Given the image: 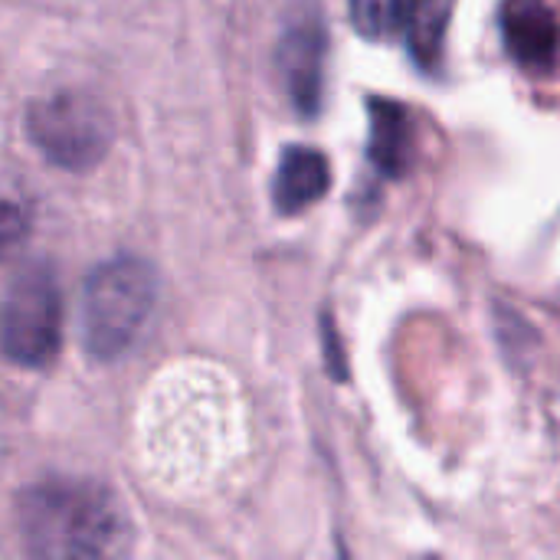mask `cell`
Here are the masks:
<instances>
[{
	"label": "cell",
	"mask_w": 560,
	"mask_h": 560,
	"mask_svg": "<svg viewBox=\"0 0 560 560\" xmlns=\"http://www.w3.org/2000/svg\"><path fill=\"white\" fill-rule=\"evenodd\" d=\"M407 0H348L354 30L364 39H390L404 26Z\"/></svg>",
	"instance_id": "10"
},
{
	"label": "cell",
	"mask_w": 560,
	"mask_h": 560,
	"mask_svg": "<svg viewBox=\"0 0 560 560\" xmlns=\"http://www.w3.org/2000/svg\"><path fill=\"white\" fill-rule=\"evenodd\" d=\"M456 0H407L404 10V36L410 56L423 66L433 69L443 56L446 30L453 20Z\"/></svg>",
	"instance_id": "9"
},
{
	"label": "cell",
	"mask_w": 560,
	"mask_h": 560,
	"mask_svg": "<svg viewBox=\"0 0 560 560\" xmlns=\"http://www.w3.org/2000/svg\"><path fill=\"white\" fill-rule=\"evenodd\" d=\"M502 39L509 56L525 69H551L560 52V23L545 0H505Z\"/></svg>",
	"instance_id": "6"
},
{
	"label": "cell",
	"mask_w": 560,
	"mask_h": 560,
	"mask_svg": "<svg viewBox=\"0 0 560 560\" xmlns=\"http://www.w3.org/2000/svg\"><path fill=\"white\" fill-rule=\"evenodd\" d=\"M158 302L154 269L138 256H115L95 266L82 285L79 335L92 361L125 358L144 335Z\"/></svg>",
	"instance_id": "2"
},
{
	"label": "cell",
	"mask_w": 560,
	"mask_h": 560,
	"mask_svg": "<svg viewBox=\"0 0 560 560\" xmlns=\"http://www.w3.org/2000/svg\"><path fill=\"white\" fill-rule=\"evenodd\" d=\"M26 138L62 171H92L105 161L115 125L108 108L75 89L36 98L26 108Z\"/></svg>",
	"instance_id": "3"
},
{
	"label": "cell",
	"mask_w": 560,
	"mask_h": 560,
	"mask_svg": "<svg viewBox=\"0 0 560 560\" xmlns=\"http://www.w3.org/2000/svg\"><path fill=\"white\" fill-rule=\"evenodd\" d=\"M276 66L295 112L312 118L322 105V79H325V30L315 10L289 20L276 49Z\"/></svg>",
	"instance_id": "5"
},
{
	"label": "cell",
	"mask_w": 560,
	"mask_h": 560,
	"mask_svg": "<svg viewBox=\"0 0 560 560\" xmlns=\"http://www.w3.org/2000/svg\"><path fill=\"white\" fill-rule=\"evenodd\" d=\"M26 230H30L26 207L16 203V200H3V197H0V259L10 256V253L23 243Z\"/></svg>",
	"instance_id": "11"
},
{
	"label": "cell",
	"mask_w": 560,
	"mask_h": 560,
	"mask_svg": "<svg viewBox=\"0 0 560 560\" xmlns=\"http://www.w3.org/2000/svg\"><path fill=\"white\" fill-rule=\"evenodd\" d=\"M331 167L328 158L318 148L292 144L282 151L276 180H272V200L282 213H299L312 203H318L328 194Z\"/></svg>",
	"instance_id": "7"
},
{
	"label": "cell",
	"mask_w": 560,
	"mask_h": 560,
	"mask_svg": "<svg viewBox=\"0 0 560 560\" xmlns=\"http://www.w3.org/2000/svg\"><path fill=\"white\" fill-rule=\"evenodd\" d=\"M20 535L33 560H118L131 525L118 495L89 479H43L16 502Z\"/></svg>",
	"instance_id": "1"
},
{
	"label": "cell",
	"mask_w": 560,
	"mask_h": 560,
	"mask_svg": "<svg viewBox=\"0 0 560 560\" xmlns=\"http://www.w3.org/2000/svg\"><path fill=\"white\" fill-rule=\"evenodd\" d=\"M62 341V295L49 269H23L0 305V351L20 368H46Z\"/></svg>",
	"instance_id": "4"
},
{
	"label": "cell",
	"mask_w": 560,
	"mask_h": 560,
	"mask_svg": "<svg viewBox=\"0 0 560 560\" xmlns=\"http://www.w3.org/2000/svg\"><path fill=\"white\" fill-rule=\"evenodd\" d=\"M371 141L368 158L384 177H404L413 158V128L407 108L390 98H371Z\"/></svg>",
	"instance_id": "8"
}]
</instances>
